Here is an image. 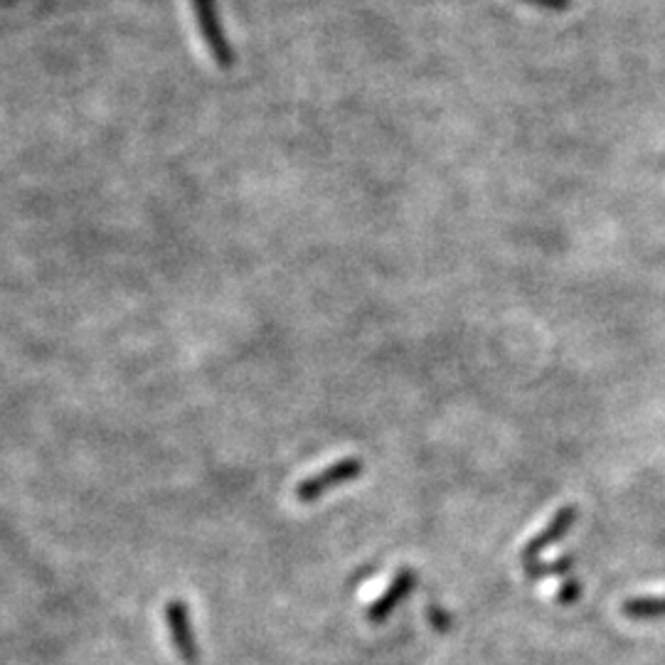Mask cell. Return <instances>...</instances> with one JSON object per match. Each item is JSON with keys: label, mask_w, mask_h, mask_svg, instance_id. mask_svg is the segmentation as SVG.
<instances>
[{"label": "cell", "mask_w": 665, "mask_h": 665, "mask_svg": "<svg viewBox=\"0 0 665 665\" xmlns=\"http://www.w3.org/2000/svg\"><path fill=\"white\" fill-rule=\"evenodd\" d=\"M629 619H653V616H665V594L663 597H631L621 606Z\"/></svg>", "instance_id": "obj_6"}, {"label": "cell", "mask_w": 665, "mask_h": 665, "mask_svg": "<svg viewBox=\"0 0 665 665\" xmlns=\"http://www.w3.org/2000/svg\"><path fill=\"white\" fill-rule=\"evenodd\" d=\"M363 471L365 464L360 456H345V459L333 461L331 466L301 478L294 488V496L299 498L301 503H316L318 498L328 496L335 488H343L348 486V483H353L355 478L363 476Z\"/></svg>", "instance_id": "obj_1"}, {"label": "cell", "mask_w": 665, "mask_h": 665, "mask_svg": "<svg viewBox=\"0 0 665 665\" xmlns=\"http://www.w3.org/2000/svg\"><path fill=\"white\" fill-rule=\"evenodd\" d=\"M520 3L540 10H550V13H562V10H567L569 5H572V0H520Z\"/></svg>", "instance_id": "obj_10"}, {"label": "cell", "mask_w": 665, "mask_h": 665, "mask_svg": "<svg viewBox=\"0 0 665 665\" xmlns=\"http://www.w3.org/2000/svg\"><path fill=\"white\" fill-rule=\"evenodd\" d=\"M417 582H419V577H417V572H414V569H409V567L397 569V574L392 577V582L387 584L385 592L377 594V599L372 601L370 606H367V611H365L367 621H370V624H375V626L385 624V621L390 619L392 614H395L399 606H402L404 601L412 597Z\"/></svg>", "instance_id": "obj_5"}, {"label": "cell", "mask_w": 665, "mask_h": 665, "mask_svg": "<svg viewBox=\"0 0 665 665\" xmlns=\"http://www.w3.org/2000/svg\"><path fill=\"white\" fill-rule=\"evenodd\" d=\"M193 8L200 35L205 40L207 50H210L212 60L222 69H230L234 65V52L230 40L222 33L220 18H217V3L215 0H193Z\"/></svg>", "instance_id": "obj_4"}, {"label": "cell", "mask_w": 665, "mask_h": 665, "mask_svg": "<svg viewBox=\"0 0 665 665\" xmlns=\"http://www.w3.org/2000/svg\"><path fill=\"white\" fill-rule=\"evenodd\" d=\"M166 616V626L170 631V641H173L175 653L180 656V661L195 665L200 661V646L198 636L193 629V616H190V606L183 599H170L163 609Z\"/></svg>", "instance_id": "obj_2"}, {"label": "cell", "mask_w": 665, "mask_h": 665, "mask_svg": "<svg viewBox=\"0 0 665 665\" xmlns=\"http://www.w3.org/2000/svg\"><path fill=\"white\" fill-rule=\"evenodd\" d=\"M584 594V587H582V582H579V579H567V582H562V587L557 589V594H555V599H557V604H574V601H577L579 597H582Z\"/></svg>", "instance_id": "obj_9"}, {"label": "cell", "mask_w": 665, "mask_h": 665, "mask_svg": "<svg viewBox=\"0 0 665 665\" xmlns=\"http://www.w3.org/2000/svg\"><path fill=\"white\" fill-rule=\"evenodd\" d=\"M574 567V557L572 555H562L552 562H532V565H525V574L528 579H547V577H562V574H569Z\"/></svg>", "instance_id": "obj_7"}, {"label": "cell", "mask_w": 665, "mask_h": 665, "mask_svg": "<svg viewBox=\"0 0 665 665\" xmlns=\"http://www.w3.org/2000/svg\"><path fill=\"white\" fill-rule=\"evenodd\" d=\"M427 621L432 624V629L439 633H446L451 629V614L444 606L436 604V601H429L427 604Z\"/></svg>", "instance_id": "obj_8"}, {"label": "cell", "mask_w": 665, "mask_h": 665, "mask_svg": "<svg viewBox=\"0 0 665 665\" xmlns=\"http://www.w3.org/2000/svg\"><path fill=\"white\" fill-rule=\"evenodd\" d=\"M577 518H579L577 505L574 503L562 505V508L557 510V513L552 515V518L547 520V523L542 525V528L537 530L528 542H525L523 550H520V560H523L525 565H532V562L540 560L542 552L550 550L555 542L565 540L567 532L574 528V523H577Z\"/></svg>", "instance_id": "obj_3"}]
</instances>
